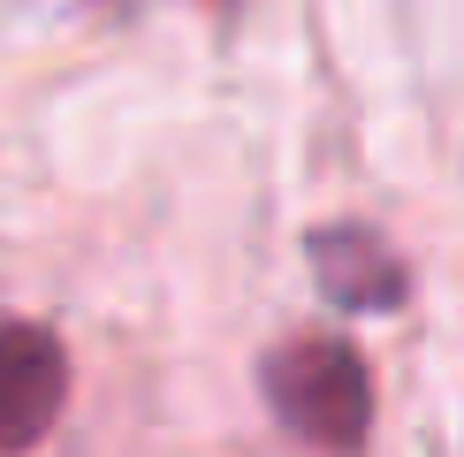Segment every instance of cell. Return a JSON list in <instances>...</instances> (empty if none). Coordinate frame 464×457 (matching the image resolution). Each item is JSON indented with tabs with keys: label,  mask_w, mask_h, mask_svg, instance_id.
<instances>
[{
	"label": "cell",
	"mask_w": 464,
	"mask_h": 457,
	"mask_svg": "<svg viewBox=\"0 0 464 457\" xmlns=\"http://www.w3.org/2000/svg\"><path fill=\"white\" fill-rule=\"evenodd\" d=\"M62 396H69L62 343L31 320H0V450L46 442V427L62 419Z\"/></svg>",
	"instance_id": "cell-2"
},
{
	"label": "cell",
	"mask_w": 464,
	"mask_h": 457,
	"mask_svg": "<svg viewBox=\"0 0 464 457\" xmlns=\"http://www.w3.org/2000/svg\"><path fill=\"white\" fill-rule=\"evenodd\" d=\"M313 259H320V282L335 305H358V313H381V305L403 297V267L381 237L365 228H320L313 237Z\"/></svg>",
	"instance_id": "cell-3"
},
{
	"label": "cell",
	"mask_w": 464,
	"mask_h": 457,
	"mask_svg": "<svg viewBox=\"0 0 464 457\" xmlns=\"http://www.w3.org/2000/svg\"><path fill=\"white\" fill-rule=\"evenodd\" d=\"M266 404L297 442L351 457L373 427V381H365V358L335 335H297L266 358Z\"/></svg>",
	"instance_id": "cell-1"
}]
</instances>
